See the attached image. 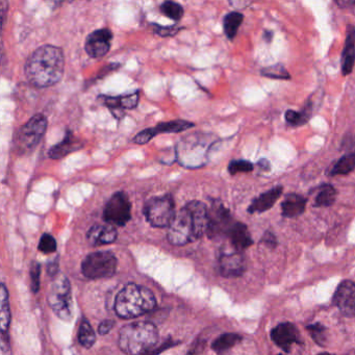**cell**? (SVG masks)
<instances>
[{
    "label": "cell",
    "instance_id": "obj_27",
    "mask_svg": "<svg viewBox=\"0 0 355 355\" xmlns=\"http://www.w3.org/2000/svg\"><path fill=\"white\" fill-rule=\"evenodd\" d=\"M355 169V153L340 157L329 171L330 176L347 175Z\"/></svg>",
    "mask_w": 355,
    "mask_h": 355
},
{
    "label": "cell",
    "instance_id": "obj_7",
    "mask_svg": "<svg viewBox=\"0 0 355 355\" xmlns=\"http://www.w3.org/2000/svg\"><path fill=\"white\" fill-rule=\"evenodd\" d=\"M47 124L49 122L46 117L42 114L33 116L16 134L15 141H14L16 151L19 153H26L34 150L44 137Z\"/></svg>",
    "mask_w": 355,
    "mask_h": 355
},
{
    "label": "cell",
    "instance_id": "obj_41",
    "mask_svg": "<svg viewBox=\"0 0 355 355\" xmlns=\"http://www.w3.org/2000/svg\"><path fill=\"white\" fill-rule=\"evenodd\" d=\"M318 355H334V354H331V353L324 352V353H319V354H318Z\"/></svg>",
    "mask_w": 355,
    "mask_h": 355
},
{
    "label": "cell",
    "instance_id": "obj_6",
    "mask_svg": "<svg viewBox=\"0 0 355 355\" xmlns=\"http://www.w3.org/2000/svg\"><path fill=\"white\" fill-rule=\"evenodd\" d=\"M147 222L153 227H169L175 218V202L170 194L149 199L143 209Z\"/></svg>",
    "mask_w": 355,
    "mask_h": 355
},
{
    "label": "cell",
    "instance_id": "obj_25",
    "mask_svg": "<svg viewBox=\"0 0 355 355\" xmlns=\"http://www.w3.org/2000/svg\"><path fill=\"white\" fill-rule=\"evenodd\" d=\"M336 199V190L334 187L329 184H322L318 191L317 196L315 199V207H331Z\"/></svg>",
    "mask_w": 355,
    "mask_h": 355
},
{
    "label": "cell",
    "instance_id": "obj_34",
    "mask_svg": "<svg viewBox=\"0 0 355 355\" xmlns=\"http://www.w3.org/2000/svg\"><path fill=\"white\" fill-rule=\"evenodd\" d=\"M39 250L42 251L43 253H53L57 250V241L53 238L51 234H44L40 239L39 243Z\"/></svg>",
    "mask_w": 355,
    "mask_h": 355
},
{
    "label": "cell",
    "instance_id": "obj_17",
    "mask_svg": "<svg viewBox=\"0 0 355 355\" xmlns=\"http://www.w3.org/2000/svg\"><path fill=\"white\" fill-rule=\"evenodd\" d=\"M87 238L93 246L112 244L117 240L118 232L115 226L111 225V224H105V225L97 224L90 228Z\"/></svg>",
    "mask_w": 355,
    "mask_h": 355
},
{
    "label": "cell",
    "instance_id": "obj_18",
    "mask_svg": "<svg viewBox=\"0 0 355 355\" xmlns=\"http://www.w3.org/2000/svg\"><path fill=\"white\" fill-rule=\"evenodd\" d=\"M346 33V40L340 61L343 76H349L353 71L355 65V26L349 24Z\"/></svg>",
    "mask_w": 355,
    "mask_h": 355
},
{
    "label": "cell",
    "instance_id": "obj_24",
    "mask_svg": "<svg viewBox=\"0 0 355 355\" xmlns=\"http://www.w3.org/2000/svg\"><path fill=\"white\" fill-rule=\"evenodd\" d=\"M243 340L242 336L238 334H224L216 338L211 344V349L218 354H224L230 349L234 348L236 344Z\"/></svg>",
    "mask_w": 355,
    "mask_h": 355
},
{
    "label": "cell",
    "instance_id": "obj_14",
    "mask_svg": "<svg viewBox=\"0 0 355 355\" xmlns=\"http://www.w3.org/2000/svg\"><path fill=\"white\" fill-rule=\"evenodd\" d=\"M334 304L347 317H355V284L350 280L340 282L332 298Z\"/></svg>",
    "mask_w": 355,
    "mask_h": 355
},
{
    "label": "cell",
    "instance_id": "obj_40",
    "mask_svg": "<svg viewBox=\"0 0 355 355\" xmlns=\"http://www.w3.org/2000/svg\"><path fill=\"white\" fill-rule=\"evenodd\" d=\"M272 37H273V33L272 32H266L265 35H263V39H265L267 42H271Z\"/></svg>",
    "mask_w": 355,
    "mask_h": 355
},
{
    "label": "cell",
    "instance_id": "obj_1",
    "mask_svg": "<svg viewBox=\"0 0 355 355\" xmlns=\"http://www.w3.org/2000/svg\"><path fill=\"white\" fill-rule=\"evenodd\" d=\"M64 69L63 51L53 45H43L28 58L24 66V73L31 85L42 89L58 84L63 78Z\"/></svg>",
    "mask_w": 355,
    "mask_h": 355
},
{
    "label": "cell",
    "instance_id": "obj_30",
    "mask_svg": "<svg viewBox=\"0 0 355 355\" xmlns=\"http://www.w3.org/2000/svg\"><path fill=\"white\" fill-rule=\"evenodd\" d=\"M306 329L311 334V338L315 340V344L319 345L320 347H325L326 342H327V334H326L327 329L323 324H311V325L306 326Z\"/></svg>",
    "mask_w": 355,
    "mask_h": 355
},
{
    "label": "cell",
    "instance_id": "obj_16",
    "mask_svg": "<svg viewBox=\"0 0 355 355\" xmlns=\"http://www.w3.org/2000/svg\"><path fill=\"white\" fill-rule=\"evenodd\" d=\"M101 103L111 110L116 118H120L119 112L125 111V110L136 109L140 101V92L132 93L128 95H120V96H101L99 97Z\"/></svg>",
    "mask_w": 355,
    "mask_h": 355
},
{
    "label": "cell",
    "instance_id": "obj_23",
    "mask_svg": "<svg viewBox=\"0 0 355 355\" xmlns=\"http://www.w3.org/2000/svg\"><path fill=\"white\" fill-rule=\"evenodd\" d=\"M11 324V307H10L9 292L5 284L0 288V329L1 334H7Z\"/></svg>",
    "mask_w": 355,
    "mask_h": 355
},
{
    "label": "cell",
    "instance_id": "obj_5",
    "mask_svg": "<svg viewBox=\"0 0 355 355\" xmlns=\"http://www.w3.org/2000/svg\"><path fill=\"white\" fill-rule=\"evenodd\" d=\"M49 306L63 321H71L73 318V300L69 279L63 274L55 276L49 294Z\"/></svg>",
    "mask_w": 355,
    "mask_h": 355
},
{
    "label": "cell",
    "instance_id": "obj_32",
    "mask_svg": "<svg viewBox=\"0 0 355 355\" xmlns=\"http://www.w3.org/2000/svg\"><path fill=\"white\" fill-rule=\"evenodd\" d=\"M254 169V166L251 162L245 159H234L228 165V172L230 175H236L238 173H248Z\"/></svg>",
    "mask_w": 355,
    "mask_h": 355
},
{
    "label": "cell",
    "instance_id": "obj_33",
    "mask_svg": "<svg viewBox=\"0 0 355 355\" xmlns=\"http://www.w3.org/2000/svg\"><path fill=\"white\" fill-rule=\"evenodd\" d=\"M306 114L304 112H296L293 110H288L284 114V119H286V123L288 125L298 126L300 124L305 123L307 120Z\"/></svg>",
    "mask_w": 355,
    "mask_h": 355
},
{
    "label": "cell",
    "instance_id": "obj_19",
    "mask_svg": "<svg viewBox=\"0 0 355 355\" xmlns=\"http://www.w3.org/2000/svg\"><path fill=\"white\" fill-rule=\"evenodd\" d=\"M282 192H284V188L282 186H277L259 195L257 198L253 199L252 202L249 205L248 213L257 214L269 211L282 196Z\"/></svg>",
    "mask_w": 355,
    "mask_h": 355
},
{
    "label": "cell",
    "instance_id": "obj_31",
    "mask_svg": "<svg viewBox=\"0 0 355 355\" xmlns=\"http://www.w3.org/2000/svg\"><path fill=\"white\" fill-rule=\"evenodd\" d=\"M261 73L265 78H273V80H290L291 78L288 70L280 64L263 68Z\"/></svg>",
    "mask_w": 355,
    "mask_h": 355
},
{
    "label": "cell",
    "instance_id": "obj_37",
    "mask_svg": "<svg viewBox=\"0 0 355 355\" xmlns=\"http://www.w3.org/2000/svg\"><path fill=\"white\" fill-rule=\"evenodd\" d=\"M261 242L266 245V246L269 247V248L273 249L277 246V240H276L275 234L271 232H266L263 238H261Z\"/></svg>",
    "mask_w": 355,
    "mask_h": 355
},
{
    "label": "cell",
    "instance_id": "obj_28",
    "mask_svg": "<svg viewBox=\"0 0 355 355\" xmlns=\"http://www.w3.org/2000/svg\"><path fill=\"white\" fill-rule=\"evenodd\" d=\"M78 340H80V345L86 348H91L96 342V336H95L94 330L88 320L84 319L80 323V330H78Z\"/></svg>",
    "mask_w": 355,
    "mask_h": 355
},
{
    "label": "cell",
    "instance_id": "obj_11",
    "mask_svg": "<svg viewBox=\"0 0 355 355\" xmlns=\"http://www.w3.org/2000/svg\"><path fill=\"white\" fill-rule=\"evenodd\" d=\"M194 126L192 122L187 121V120H173V121L164 122V123L157 124L155 128H147V130H142L139 132L134 139L132 142L138 145H144L150 142L155 137L162 132H182L190 130L191 128Z\"/></svg>",
    "mask_w": 355,
    "mask_h": 355
},
{
    "label": "cell",
    "instance_id": "obj_13",
    "mask_svg": "<svg viewBox=\"0 0 355 355\" xmlns=\"http://www.w3.org/2000/svg\"><path fill=\"white\" fill-rule=\"evenodd\" d=\"M270 336L272 340L286 353L290 352L293 344H303L298 328L290 322L278 324L272 329Z\"/></svg>",
    "mask_w": 355,
    "mask_h": 355
},
{
    "label": "cell",
    "instance_id": "obj_21",
    "mask_svg": "<svg viewBox=\"0 0 355 355\" xmlns=\"http://www.w3.org/2000/svg\"><path fill=\"white\" fill-rule=\"evenodd\" d=\"M227 236L230 239L232 246L239 252L249 248L253 244V240L251 238L248 227L241 222H234V225L232 226L230 232H228Z\"/></svg>",
    "mask_w": 355,
    "mask_h": 355
},
{
    "label": "cell",
    "instance_id": "obj_3",
    "mask_svg": "<svg viewBox=\"0 0 355 355\" xmlns=\"http://www.w3.org/2000/svg\"><path fill=\"white\" fill-rule=\"evenodd\" d=\"M157 326L151 322H134L123 326L119 332L118 345L128 355L148 354L159 342Z\"/></svg>",
    "mask_w": 355,
    "mask_h": 355
},
{
    "label": "cell",
    "instance_id": "obj_15",
    "mask_svg": "<svg viewBox=\"0 0 355 355\" xmlns=\"http://www.w3.org/2000/svg\"><path fill=\"white\" fill-rule=\"evenodd\" d=\"M246 270L245 259L239 251L225 253L219 259V271L223 277H240Z\"/></svg>",
    "mask_w": 355,
    "mask_h": 355
},
{
    "label": "cell",
    "instance_id": "obj_22",
    "mask_svg": "<svg viewBox=\"0 0 355 355\" xmlns=\"http://www.w3.org/2000/svg\"><path fill=\"white\" fill-rule=\"evenodd\" d=\"M307 200L300 195L291 193L282 202V215L284 218H296L304 213Z\"/></svg>",
    "mask_w": 355,
    "mask_h": 355
},
{
    "label": "cell",
    "instance_id": "obj_39",
    "mask_svg": "<svg viewBox=\"0 0 355 355\" xmlns=\"http://www.w3.org/2000/svg\"><path fill=\"white\" fill-rule=\"evenodd\" d=\"M47 271H49V275L53 276V277L59 275V263L57 261H53V263L49 266Z\"/></svg>",
    "mask_w": 355,
    "mask_h": 355
},
{
    "label": "cell",
    "instance_id": "obj_2",
    "mask_svg": "<svg viewBox=\"0 0 355 355\" xmlns=\"http://www.w3.org/2000/svg\"><path fill=\"white\" fill-rule=\"evenodd\" d=\"M209 226V209L201 201L187 203L168 227L167 239L174 246H184L202 238Z\"/></svg>",
    "mask_w": 355,
    "mask_h": 355
},
{
    "label": "cell",
    "instance_id": "obj_35",
    "mask_svg": "<svg viewBox=\"0 0 355 355\" xmlns=\"http://www.w3.org/2000/svg\"><path fill=\"white\" fill-rule=\"evenodd\" d=\"M41 266L40 263H33L31 268V279H32L33 292L37 293L40 288Z\"/></svg>",
    "mask_w": 355,
    "mask_h": 355
},
{
    "label": "cell",
    "instance_id": "obj_38",
    "mask_svg": "<svg viewBox=\"0 0 355 355\" xmlns=\"http://www.w3.org/2000/svg\"><path fill=\"white\" fill-rule=\"evenodd\" d=\"M114 325H115V322H114L113 320H105V321L99 324V334H101V336H105V334H109V332L113 329Z\"/></svg>",
    "mask_w": 355,
    "mask_h": 355
},
{
    "label": "cell",
    "instance_id": "obj_26",
    "mask_svg": "<svg viewBox=\"0 0 355 355\" xmlns=\"http://www.w3.org/2000/svg\"><path fill=\"white\" fill-rule=\"evenodd\" d=\"M244 16L239 12H230L223 19V30L225 33L226 37L230 40L234 39V37L238 34L239 28L241 24H243Z\"/></svg>",
    "mask_w": 355,
    "mask_h": 355
},
{
    "label": "cell",
    "instance_id": "obj_9",
    "mask_svg": "<svg viewBox=\"0 0 355 355\" xmlns=\"http://www.w3.org/2000/svg\"><path fill=\"white\" fill-rule=\"evenodd\" d=\"M103 219L113 226H125L132 219V202L128 194L117 192L109 199L103 211Z\"/></svg>",
    "mask_w": 355,
    "mask_h": 355
},
{
    "label": "cell",
    "instance_id": "obj_4",
    "mask_svg": "<svg viewBox=\"0 0 355 355\" xmlns=\"http://www.w3.org/2000/svg\"><path fill=\"white\" fill-rule=\"evenodd\" d=\"M157 300L146 286L128 284L118 293L115 311L122 319H134L155 309Z\"/></svg>",
    "mask_w": 355,
    "mask_h": 355
},
{
    "label": "cell",
    "instance_id": "obj_12",
    "mask_svg": "<svg viewBox=\"0 0 355 355\" xmlns=\"http://www.w3.org/2000/svg\"><path fill=\"white\" fill-rule=\"evenodd\" d=\"M113 33L109 28H101L91 33L86 39L85 51L93 59L105 57L111 49Z\"/></svg>",
    "mask_w": 355,
    "mask_h": 355
},
{
    "label": "cell",
    "instance_id": "obj_10",
    "mask_svg": "<svg viewBox=\"0 0 355 355\" xmlns=\"http://www.w3.org/2000/svg\"><path fill=\"white\" fill-rule=\"evenodd\" d=\"M232 214L219 200H213L209 209V226L207 234L209 239L228 236L230 228L234 225Z\"/></svg>",
    "mask_w": 355,
    "mask_h": 355
},
{
    "label": "cell",
    "instance_id": "obj_36",
    "mask_svg": "<svg viewBox=\"0 0 355 355\" xmlns=\"http://www.w3.org/2000/svg\"><path fill=\"white\" fill-rule=\"evenodd\" d=\"M182 28H178V26H169V28H164V26H155V32L157 33L159 36L162 37H169L174 36L178 34Z\"/></svg>",
    "mask_w": 355,
    "mask_h": 355
},
{
    "label": "cell",
    "instance_id": "obj_8",
    "mask_svg": "<svg viewBox=\"0 0 355 355\" xmlns=\"http://www.w3.org/2000/svg\"><path fill=\"white\" fill-rule=\"evenodd\" d=\"M117 269V259L109 251L91 253L82 263L83 274L89 279L112 277Z\"/></svg>",
    "mask_w": 355,
    "mask_h": 355
},
{
    "label": "cell",
    "instance_id": "obj_29",
    "mask_svg": "<svg viewBox=\"0 0 355 355\" xmlns=\"http://www.w3.org/2000/svg\"><path fill=\"white\" fill-rule=\"evenodd\" d=\"M161 11L164 15L167 16L174 21H180L184 14V8L175 1H165L162 3Z\"/></svg>",
    "mask_w": 355,
    "mask_h": 355
},
{
    "label": "cell",
    "instance_id": "obj_20",
    "mask_svg": "<svg viewBox=\"0 0 355 355\" xmlns=\"http://www.w3.org/2000/svg\"><path fill=\"white\" fill-rule=\"evenodd\" d=\"M82 147L83 144L80 141H78L71 132H66L63 140L59 144L55 145L49 149V155L53 159H61L66 155L78 151Z\"/></svg>",
    "mask_w": 355,
    "mask_h": 355
}]
</instances>
